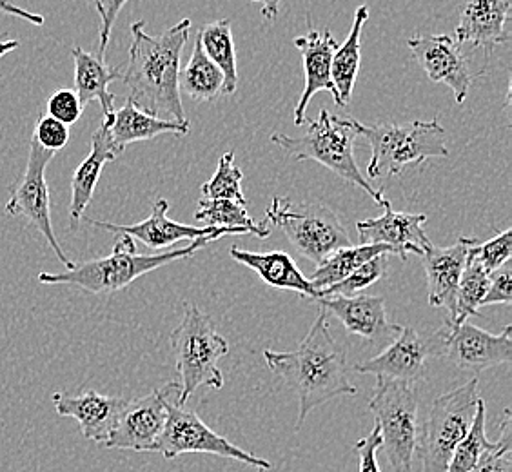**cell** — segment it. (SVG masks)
Wrapping results in <instances>:
<instances>
[{"label": "cell", "mask_w": 512, "mask_h": 472, "mask_svg": "<svg viewBox=\"0 0 512 472\" xmlns=\"http://www.w3.org/2000/svg\"><path fill=\"white\" fill-rule=\"evenodd\" d=\"M444 338V356L460 371L482 373L496 365L511 364L512 327L505 325L500 335H491L469 320L440 329Z\"/></svg>", "instance_id": "5bb4252c"}, {"label": "cell", "mask_w": 512, "mask_h": 472, "mask_svg": "<svg viewBox=\"0 0 512 472\" xmlns=\"http://www.w3.org/2000/svg\"><path fill=\"white\" fill-rule=\"evenodd\" d=\"M471 255L482 264L483 269L491 275L505 266L512 255L511 229H505L502 233L491 238L489 242H480L471 249Z\"/></svg>", "instance_id": "8d00e7d4"}, {"label": "cell", "mask_w": 512, "mask_h": 472, "mask_svg": "<svg viewBox=\"0 0 512 472\" xmlns=\"http://www.w3.org/2000/svg\"><path fill=\"white\" fill-rule=\"evenodd\" d=\"M231 258L255 271L267 286L276 289L295 291L298 295L306 296L311 300H318L320 293L311 286L309 278L302 275V271L296 267L295 260L286 251H269V253H255L242 247L233 246L229 249Z\"/></svg>", "instance_id": "cb8c5ba5"}, {"label": "cell", "mask_w": 512, "mask_h": 472, "mask_svg": "<svg viewBox=\"0 0 512 472\" xmlns=\"http://www.w3.org/2000/svg\"><path fill=\"white\" fill-rule=\"evenodd\" d=\"M264 360L269 371L298 396L295 431L302 429L307 416L316 407L331 402L336 396L356 394V387L349 380L344 345L336 342L324 309H320L315 324L296 351L280 353L266 349Z\"/></svg>", "instance_id": "7a4b0ae2"}, {"label": "cell", "mask_w": 512, "mask_h": 472, "mask_svg": "<svg viewBox=\"0 0 512 472\" xmlns=\"http://www.w3.org/2000/svg\"><path fill=\"white\" fill-rule=\"evenodd\" d=\"M117 157H120V153L111 142L108 124L102 122L91 137V151H89L88 157L82 160V164L75 169L73 178H71L69 217L75 224H79L82 220L91 198L95 195L102 169Z\"/></svg>", "instance_id": "d4e9b609"}, {"label": "cell", "mask_w": 512, "mask_h": 472, "mask_svg": "<svg viewBox=\"0 0 512 472\" xmlns=\"http://www.w3.org/2000/svg\"><path fill=\"white\" fill-rule=\"evenodd\" d=\"M267 471H269V469H258V471H256V472H267Z\"/></svg>", "instance_id": "bcb514c9"}, {"label": "cell", "mask_w": 512, "mask_h": 472, "mask_svg": "<svg viewBox=\"0 0 512 472\" xmlns=\"http://www.w3.org/2000/svg\"><path fill=\"white\" fill-rule=\"evenodd\" d=\"M57 153L40 148L39 144L30 138V155L26 162V169L20 175L19 180L10 187V198L6 202V215L10 217H24L31 226L37 227L40 235L46 238L53 253L57 255L66 269L75 266L73 260H69L64 249L57 240L51 222V197L46 169L51 164Z\"/></svg>", "instance_id": "8fae6325"}, {"label": "cell", "mask_w": 512, "mask_h": 472, "mask_svg": "<svg viewBox=\"0 0 512 472\" xmlns=\"http://www.w3.org/2000/svg\"><path fill=\"white\" fill-rule=\"evenodd\" d=\"M473 472H512V423L509 409L503 413L500 440L494 442L493 449L483 454Z\"/></svg>", "instance_id": "d590c367"}, {"label": "cell", "mask_w": 512, "mask_h": 472, "mask_svg": "<svg viewBox=\"0 0 512 472\" xmlns=\"http://www.w3.org/2000/svg\"><path fill=\"white\" fill-rule=\"evenodd\" d=\"M367 20H369V8L358 6L347 39H345L342 46L336 48L335 55H333L331 75H333V84H335L336 91H338L344 106H347V102L353 95L356 77H358V71H360L362 31H364Z\"/></svg>", "instance_id": "4316f807"}, {"label": "cell", "mask_w": 512, "mask_h": 472, "mask_svg": "<svg viewBox=\"0 0 512 472\" xmlns=\"http://www.w3.org/2000/svg\"><path fill=\"white\" fill-rule=\"evenodd\" d=\"M220 236L224 235L217 233L202 236L193 240L189 246L177 247L158 255H138L135 240L128 235H119L111 255L88 260L84 264H75L71 269H64L60 273H40L39 282L46 286L68 284L80 287L91 295H111L131 286L140 276L148 275L151 271H157L177 260L195 256L207 244L217 242Z\"/></svg>", "instance_id": "3957f363"}, {"label": "cell", "mask_w": 512, "mask_h": 472, "mask_svg": "<svg viewBox=\"0 0 512 472\" xmlns=\"http://www.w3.org/2000/svg\"><path fill=\"white\" fill-rule=\"evenodd\" d=\"M512 300V273L511 267L505 266L500 267L498 271L491 273L489 278V287H487V293L483 296L482 304L480 307L485 305L494 304H511Z\"/></svg>", "instance_id": "60d3db41"}, {"label": "cell", "mask_w": 512, "mask_h": 472, "mask_svg": "<svg viewBox=\"0 0 512 472\" xmlns=\"http://www.w3.org/2000/svg\"><path fill=\"white\" fill-rule=\"evenodd\" d=\"M266 217L287 236L298 255L316 266L338 249L353 246L344 222L320 202L298 204L286 197H275L267 207Z\"/></svg>", "instance_id": "52a82bcc"}, {"label": "cell", "mask_w": 512, "mask_h": 472, "mask_svg": "<svg viewBox=\"0 0 512 472\" xmlns=\"http://www.w3.org/2000/svg\"><path fill=\"white\" fill-rule=\"evenodd\" d=\"M389 253L375 256L369 262H365L364 266L358 267L351 275L345 276L344 280H340L335 286L329 287L320 293L318 298L324 296H356L360 295L364 289L373 286L378 280L384 278L389 267Z\"/></svg>", "instance_id": "e575fe53"}, {"label": "cell", "mask_w": 512, "mask_h": 472, "mask_svg": "<svg viewBox=\"0 0 512 472\" xmlns=\"http://www.w3.org/2000/svg\"><path fill=\"white\" fill-rule=\"evenodd\" d=\"M280 4H282V0H264L262 2V17L264 19L269 20V22H273L276 19V15H278V11H280Z\"/></svg>", "instance_id": "ee69618b"}, {"label": "cell", "mask_w": 512, "mask_h": 472, "mask_svg": "<svg viewBox=\"0 0 512 472\" xmlns=\"http://www.w3.org/2000/svg\"><path fill=\"white\" fill-rule=\"evenodd\" d=\"M242 171L235 164V153L227 151L218 158L217 171L207 180L204 186L200 187L202 197L207 200H233L238 204L249 206L246 195L242 191Z\"/></svg>", "instance_id": "836d02e7"}, {"label": "cell", "mask_w": 512, "mask_h": 472, "mask_svg": "<svg viewBox=\"0 0 512 472\" xmlns=\"http://www.w3.org/2000/svg\"><path fill=\"white\" fill-rule=\"evenodd\" d=\"M491 275L483 269L482 264L471 255L467 256V264L463 269L458 293H456V309L454 316L447 322L449 325H460L469 320V316L478 315L483 296L487 293Z\"/></svg>", "instance_id": "1f68e13d"}, {"label": "cell", "mask_w": 512, "mask_h": 472, "mask_svg": "<svg viewBox=\"0 0 512 472\" xmlns=\"http://www.w3.org/2000/svg\"><path fill=\"white\" fill-rule=\"evenodd\" d=\"M191 20H180L158 37L146 33L144 20L131 24V48L120 80L128 88V102L164 120L186 122L180 97V57L186 48Z\"/></svg>", "instance_id": "6da1fadb"}, {"label": "cell", "mask_w": 512, "mask_h": 472, "mask_svg": "<svg viewBox=\"0 0 512 472\" xmlns=\"http://www.w3.org/2000/svg\"><path fill=\"white\" fill-rule=\"evenodd\" d=\"M0 13L17 17V19L24 20L28 24H33V26H44V22H46V19L39 13H31V11L24 10L20 6H15L11 0H0Z\"/></svg>", "instance_id": "7bdbcfd3"}, {"label": "cell", "mask_w": 512, "mask_h": 472, "mask_svg": "<svg viewBox=\"0 0 512 472\" xmlns=\"http://www.w3.org/2000/svg\"><path fill=\"white\" fill-rule=\"evenodd\" d=\"M369 411L375 414L382 438L380 449L394 472H411L422 434L416 385L378 382Z\"/></svg>", "instance_id": "ba28073f"}, {"label": "cell", "mask_w": 512, "mask_h": 472, "mask_svg": "<svg viewBox=\"0 0 512 472\" xmlns=\"http://www.w3.org/2000/svg\"><path fill=\"white\" fill-rule=\"evenodd\" d=\"M480 242V238L460 236L453 246H431L422 255L427 278V300L433 307H442L449 313L447 322L454 316L458 284L467 264L469 251Z\"/></svg>", "instance_id": "d6986e66"}, {"label": "cell", "mask_w": 512, "mask_h": 472, "mask_svg": "<svg viewBox=\"0 0 512 472\" xmlns=\"http://www.w3.org/2000/svg\"><path fill=\"white\" fill-rule=\"evenodd\" d=\"M360 122L356 118H342L322 109L302 137H289L286 133H273L271 142L284 149L295 160H315L331 169L336 177L364 189L376 204H382L384 193L375 189L362 175L355 158V142Z\"/></svg>", "instance_id": "277c9868"}, {"label": "cell", "mask_w": 512, "mask_h": 472, "mask_svg": "<svg viewBox=\"0 0 512 472\" xmlns=\"http://www.w3.org/2000/svg\"><path fill=\"white\" fill-rule=\"evenodd\" d=\"M155 453L162 454L166 460H173L182 454L206 453L220 458H231L258 469H271V463L264 458L247 453L213 429H209L197 413L178 404V396L169 398L168 420L155 445Z\"/></svg>", "instance_id": "30bf717a"}, {"label": "cell", "mask_w": 512, "mask_h": 472, "mask_svg": "<svg viewBox=\"0 0 512 472\" xmlns=\"http://www.w3.org/2000/svg\"><path fill=\"white\" fill-rule=\"evenodd\" d=\"M380 206L384 207L382 217L356 222L360 244L387 246L402 260L411 253L422 256L431 249L433 244L424 231L427 215L394 211L391 202L385 198Z\"/></svg>", "instance_id": "9a60e30c"}, {"label": "cell", "mask_w": 512, "mask_h": 472, "mask_svg": "<svg viewBox=\"0 0 512 472\" xmlns=\"http://www.w3.org/2000/svg\"><path fill=\"white\" fill-rule=\"evenodd\" d=\"M198 37L202 42L204 53L224 75L222 95H233L238 88V69L231 19L206 24L202 30L198 31Z\"/></svg>", "instance_id": "83f0119b"}, {"label": "cell", "mask_w": 512, "mask_h": 472, "mask_svg": "<svg viewBox=\"0 0 512 472\" xmlns=\"http://www.w3.org/2000/svg\"><path fill=\"white\" fill-rule=\"evenodd\" d=\"M128 0H93L97 13L100 17V31H99V46H100V59L106 57L108 51L109 39H111V31L117 22L120 11L126 6Z\"/></svg>", "instance_id": "ab89813d"}, {"label": "cell", "mask_w": 512, "mask_h": 472, "mask_svg": "<svg viewBox=\"0 0 512 472\" xmlns=\"http://www.w3.org/2000/svg\"><path fill=\"white\" fill-rule=\"evenodd\" d=\"M384 253L393 255V251L387 246L360 244V246L342 247L333 255L327 256L322 264L316 266L313 275L309 276V282L318 293H322L325 289L338 284L340 280H344L345 276L351 275L358 267L364 266L365 262H369L371 258Z\"/></svg>", "instance_id": "f1b7e54d"}, {"label": "cell", "mask_w": 512, "mask_h": 472, "mask_svg": "<svg viewBox=\"0 0 512 472\" xmlns=\"http://www.w3.org/2000/svg\"><path fill=\"white\" fill-rule=\"evenodd\" d=\"M173 396H180V385L175 382L137 400H128L106 447L155 453V445L168 420L169 398Z\"/></svg>", "instance_id": "4fadbf2b"}, {"label": "cell", "mask_w": 512, "mask_h": 472, "mask_svg": "<svg viewBox=\"0 0 512 472\" xmlns=\"http://www.w3.org/2000/svg\"><path fill=\"white\" fill-rule=\"evenodd\" d=\"M431 356H444L442 333L422 338L414 327L400 329L398 336L378 356L356 365V371L373 374L378 382L416 385L425 378V364Z\"/></svg>", "instance_id": "7c38bea8"}, {"label": "cell", "mask_w": 512, "mask_h": 472, "mask_svg": "<svg viewBox=\"0 0 512 472\" xmlns=\"http://www.w3.org/2000/svg\"><path fill=\"white\" fill-rule=\"evenodd\" d=\"M407 46L429 80L449 86L454 100L463 104L469 97L473 75L458 42L447 35H416L407 40Z\"/></svg>", "instance_id": "2e32d148"}, {"label": "cell", "mask_w": 512, "mask_h": 472, "mask_svg": "<svg viewBox=\"0 0 512 472\" xmlns=\"http://www.w3.org/2000/svg\"><path fill=\"white\" fill-rule=\"evenodd\" d=\"M171 347L180 374L178 404H188L198 387H224V376L218 369V360L229 353V344L218 333L211 316L206 315L198 305L184 304V316L171 335Z\"/></svg>", "instance_id": "5b68a950"}, {"label": "cell", "mask_w": 512, "mask_h": 472, "mask_svg": "<svg viewBox=\"0 0 512 472\" xmlns=\"http://www.w3.org/2000/svg\"><path fill=\"white\" fill-rule=\"evenodd\" d=\"M493 447L494 442L485 434V402L480 398L473 425L460 445L454 449L451 462L447 465V472H473L474 467L482 460L483 454Z\"/></svg>", "instance_id": "d6a6232c"}, {"label": "cell", "mask_w": 512, "mask_h": 472, "mask_svg": "<svg viewBox=\"0 0 512 472\" xmlns=\"http://www.w3.org/2000/svg\"><path fill=\"white\" fill-rule=\"evenodd\" d=\"M249 206L238 204L233 200H207L198 202L195 218L198 222H206L211 227H229V229H244L247 235L267 238L271 235V227L266 222H255L249 215Z\"/></svg>", "instance_id": "4dcf8cb0"}, {"label": "cell", "mask_w": 512, "mask_h": 472, "mask_svg": "<svg viewBox=\"0 0 512 472\" xmlns=\"http://www.w3.org/2000/svg\"><path fill=\"white\" fill-rule=\"evenodd\" d=\"M20 42L19 40L15 39H4L0 40V59L2 57H6L8 53H11V51L17 50L19 48ZM0 79H2V75H0Z\"/></svg>", "instance_id": "f6af8a7d"}, {"label": "cell", "mask_w": 512, "mask_h": 472, "mask_svg": "<svg viewBox=\"0 0 512 472\" xmlns=\"http://www.w3.org/2000/svg\"><path fill=\"white\" fill-rule=\"evenodd\" d=\"M84 106L75 89H57L48 100V115L66 126H73L82 117Z\"/></svg>", "instance_id": "f35d334b"}, {"label": "cell", "mask_w": 512, "mask_h": 472, "mask_svg": "<svg viewBox=\"0 0 512 472\" xmlns=\"http://www.w3.org/2000/svg\"><path fill=\"white\" fill-rule=\"evenodd\" d=\"M358 133L371 146V162L367 166L371 178H393L409 168L422 166L429 158L449 157L447 131L436 118L405 126H365L360 122Z\"/></svg>", "instance_id": "8992f818"}, {"label": "cell", "mask_w": 512, "mask_h": 472, "mask_svg": "<svg viewBox=\"0 0 512 472\" xmlns=\"http://www.w3.org/2000/svg\"><path fill=\"white\" fill-rule=\"evenodd\" d=\"M302 60H304V73H306V86L302 91V97L298 100L295 109V124L302 126L306 124V111L309 108V102L320 91L331 93L340 108H345L340 100V95L333 84V75H331V66H333V55H335L338 42L333 39L331 31L311 30L304 37H298L293 40Z\"/></svg>", "instance_id": "44dd1931"}, {"label": "cell", "mask_w": 512, "mask_h": 472, "mask_svg": "<svg viewBox=\"0 0 512 472\" xmlns=\"http://www.w3.org/2000/svg\"><path fill=\"white\" fill-rule=\"evenodd\" d=\"M316 302L327 315L336 316L349 335L362 336L371 344H391L402 329L387 320L380 296H324Z\"/></svg>", "instance_id": "ac0fdd59"}, {"label": "cell", "mask_w": 512, "mask_h": 472, "mask_svg": "<svg viewBox=\"0 0 512 472\" xmlns=\"http://www.w3.org/2000/svg\"><path fill=\"white\" fill-rule=\"evenodd\" d=\"M53 407L59 416L73 418L80 425V431L89 442L106 445L115 425L119 422L120 414L128 404L126 398L119 396H104L97 391L86 393L62 394L51 396Z\"/></svg>", "instance_id": "ffe728a7"}, {"label": "cell", "mask_w": 512, "mask_h": 472, "mask_svg": "<svg viewBox=\"0 0 512 472\" xmlns=\"http://www.w3.org/2000/svg\"><path fill=\"white\" fill-rule=\"evenodd\" d=\"M380 431L375 425L371 433L355 443V453L358 456V472H382L378 463V451H380Z\"/></svg>", "instance_id": "b9f144b4"}, {"label": "cell", "mask_w": 512, "mask_h": 472, "mask_svg": "<svg viewBox=\"0 0 512 472\" xmlns=\"http://www.w3.org/2000/svg\"><path fill=\"white\" fill-rule=\"evenodd\" d=\"M169 202L166 198H158L151 207V215L146 220L133 226H119L111 222H100L88 218L89 226L100 227L117 235H128L137 238L149 249H166L177 244L180 240H197L209 235H247L244 229H229V227H193L188 224H178L168 217Z\"/></svg>", "instance_id": "e0dca14e"}, {"label": "cell", "mask_w": 512, "mask_h": 472, "mask_svg": "<svg viewBox=\"0 0 512 472\" xmlns=\"http://www.w3.org/2000/svg\"><path fill=\"white\" fill-rule=\"evenodd\" d=\"M258 2H264V0H258Z\"/></svg>", "instance_id": "7dc6e473"}, {"label": "cell", "mask_w": 512, "mask_h": 472, "mask_svg": "<svg viewBox=\"0 0 512 472\" xmlns=\"http://www.w3.org/2000/svg\"><path fill=\"white\" fill-rule=\"evenodd\" d=\"M180 89H184L191 99L200 102H213L224 91V75L204 53L198 33L188 66L180 71Z\"/></svg>", "instance_id": "f546056e"}, {"label": "cell", "mask_w": 512, "mask_h": 472, "mask_svg": "<svg viewBox=\"0 0 512 472\" xmlns=\"http://www.w3.org/2000/svg\"><path fill=\"white\" fill-rule=\"evenodd\" d=\"M31 138L39 144L40 148L57 153L60 149L66 148V144L69 142V128L66 124L59 122L57 118L50 117V115H39Z\"/></svg>", "instance_id": "74e56055"}, {"label": "cell", "mask_w": 512, "mask_h": 472, "mask_svg": "<svg viewBox=\"0 0 512 472\" xmlns=\"http://www.w3.org/2000/svg\"><path fill=\"white\" fill-rule=\"evenodd\" d=\"M478 400V378H473L434 402L418 443L424 472H447L454 449L473 425Z\"/></svg>", "instance_id": "9c48e42d"}, {"label": "cell", "mask_w": 512, "mask_h": 472, "mask_svg": "<svg viewBox=\"0 0 512 472\" xmlns=\"http://www.w3.org/2000/svg\"><path fill=\"white\" fill-rule=\"evenodd\" d=\"M102 122L108 124L109 137L120 155L133 142L151 140L160 135L182 137V135H188L191 129L189 120L178 122V120L153 117L135 108L131 102H126L122 108L115 109V113L111 115H104Z\"/></svg>", "instance_id": "603a6c76"}, {"label": "cell", "mask_w": 512, "mask_h": 472, "mask_svg": "<svg viewBox=\"0 0 512 472\" xmlns=\"http://www.w3.org/2000/svg\"><path fill=\"white\" fill-rule=\"evenodd\" d=\"M75 62V91L79 95L82 106L89 102H100L104 115L115 113V95L109 91V84L122 77L119 68H111L106 60L91 55L80 46L71 50Z\"/></svg>", "instance_id": "484cf974"}, {"label": "cell", "mask_w": 512, "mask_h": 472, "mask_svg": "<svg viewBox=\"0 0 512 472\" xmlns=\"http://www.w3.org/2000/svg\"><path fill=\"white\" fill-rule=\"evenodd\" d=\"M511 0H467L454 31L458 44H471L487 55L509 40Z\"/></svg>", "instance_id": "7402d4cb"}]
</instances>
